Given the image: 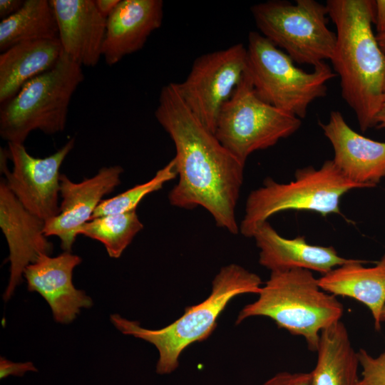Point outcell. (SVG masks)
I'll use <instances>...</instances> for the list:
<instances>
[{
    "mask_svg": "<svg viewBox=\"0 0 385 385\" xmlns=\"http://www.w3.org/2000/svg\"><path fill=\"white\" fill-rule=\"evenodd\" d=\"M162 0H120L106 19L103 57L108 66L140 50L162 24Z\"/></svg>",
    "mask_w": 385,
    "mask_h": 385,
    "instance_id": "obj_17",
    "label": "cell"
},
{
    "mask_svg": "<svg viewBox=\"0 0 385 385\" xmlns=\"http://www.w3.org/2000/svg\"><path fill=\"white\" fill-rule=\"evenodd\" d=\"M94 1L98 11L107 19L114 11L120 0H96Z\"/></svg>",
    "mask_w": 385,
    "mask_h": 385,
    "instance_id": "obj_30",
    "label": "cell"
},
{
    "mask_svg": "<svg viewBox=\"0 0 385 385\" xmlns=\"http://www.w3.org/2000/svg\"><path fill=\"white\" fill-rule=\"evenodd\" d=\"M258 294L241 309L236 324L252 317H269L278 327L304 337L312 351L317 350L321 332L341 321L344 313L337 297L324 291L305 269L271 272Z\"/></svg>",
    "mask_w": 385,
    "mask_h": 385,
    "instance_id": "obj_4",
    "label": "cell"
},
{
    "mask_svg": "<svg viewBox=\"0 0 385 385\" xmlns=\"http://www.w3.org/2000/svg\"><path fill=\"white\" fill-rule=\"evenodd\" d=\"M354 260L332 269L318 279L319 287L334 296L347 297L364 304L371 312L376 331L385 305V254L373 267Z\"/></svg>",
    "mask_w": 385,
    "mask_h": 385,
    "instance_id": "obj_19",
    "label": "cell"
},
{
    "mask_svg": "<svg viewBox=\"0 0 385 385\" xmlns=\"http://www.w3.org/2000/svg\"><path fill=\"white\" fill-rule=\"evenodd\" d=\"M63 52L81 66L94 67L103 56L106 19L93 0H50Z\"/></svg>",
    "mask_w": 385,
    "mask_h": 385,
    "instance_id": "obj_16",
    "label": "cell"
},
{
    "mask_svg": "<svg viewBox=\"0 0 385 385\" xmlns=\"http://www.w3.org/2000/svg\"><path fill=\"white\" fill-rule=\"evenodd\" d=\"M155 116L175 148L179 179L168 194L170 204L185 210L202 207L217 227L237 234L235 209L245 164L190 111L175 83L162 88Z\"/></svg>",
    "mask_w": 385,
    "mask_h": 385,
    "instance_id": "obj_1",
    "label": "cell"
},
{
    "mask_svg": "<svg viewBox=\"0 0 385 385\" xmlns=\"http://www.w3.org/2000/svg\"><path fill=\"white\" fill-rule=\"evenodd\" d=\"M24 1L21 0H1L0 17L4 19L18 11L23 6Z\"/></svg>",
    "mask_w": 385,
    "mask_h": 385,
    "instance_id": "obj_29",
    "label": "cell"
},
{
    "mask_svg": "<svg viewBox=\"0 0 385 385\" xmlns=\"http://www.w3.org/2000/svg\"><path fill=\"white\" fill-rule=\"evenodd\" d=\"M309 385H357L359 361L348 331L339 321L320 333Z\"/></svg>",
    "mask_w": 385,
    "mask_h": 385,
    "instance_id": "obj_21",
    "label": "cell"
},
{
    "mask_svg": "<svg viewBox=\"0 0 385 385\" xmlns=\"http://www.w3.org/2000/svg\"><path fill=\"white\" fill-rule=\"evenodd\" d=\"M58 39L53 7L48 0H26L21 9L0 23V50L26 41Z\"/></svg>",
    "mask_w": 385,
    "mask_h": 385,
    "instance_id": "obj_22",
    "label": "cell"
},
{
    "mask_svg": "<svg viewBox=\"0 0 385 385\" xmlns=\"http://www.w3.org/2000/svg\"><path fill=\"white\" fill-rule=\"evenodd\" d=\"M374 24L377 34L385 33V0L374 1Z\"/></svg>",
    "mask_w": 385,
    "mask_h": 385,
    "instance_id": "obj_28",
    "label": "cell"
},
{
    "mask_svg": "<svg viewBox=\"0 0 385 385\" xmlns=\"http://www.w3.org/2000/svg\"><path fill=\"white\" fill-rule=\"evenodd\" d=\"M310 374L281 371L265 381L262 385H309Z\"/></svg>",
    "mask_w": 385,
    "mask_h": 385,
    "instance_id": "obj_26",
    "label": "cell"
},
{
    "mask_svg": "<svg viewBox=\"0 0 385 385\" xmlns=\"http://www.w3.org/2000/svg\"><path fill=\"white\" fill-rule=\"evenodd\" d=\"M247 68V48L236 43L201 55L181 83H175L190 111L215 133L224 104L230 99Z\"/></svg>",
    "mask_w": 385,
    "mask_h": 385,
    "instance_id": "obj_10",
    "label": "cell"
},
{
    "mask_svg": "<svg viewBox=\"0 0 385 385\" xmlns=\"http://www.w3.org/2000/svg\"><path fill=\"white\" fill-rule=\"evenodd\" d=\"M261 34L299 64L314 67L332 58L336 33L328 27V10L315 0H271L252 6Z\"/></svg>",
    "mask_w": 385,
    "mask_h": 385,
    "instance_id": "obj_8",
    "label": "cell"
},
{
    "mask_svg": "<svg viewBox=\"0 0 385 385\" xmlns=\"http://www.w3.org/2000/svg\"><path fill=\"white\" fill-rule=\"evenodd\" d=\"M356 188H364L346 178L332 160H326L319 168L297 169L294 179L287 183L268 178L249 194L240 232L251 238L258 226L282 211H314L324 217L339 214L341 197Z\"/></svg>",
    "mask_w": 385,
    "mask_h": 385,
    "instance_id": "obj_6",
    "label": "cell"
},
{
    "mask_svg": "<svg viewBox=\"0 0 385 385\" xmlns=\"http://www.w3.org/2000/svg\"><path fill=\"white\" fill-rule=\"evenodd\" d=\"M252 238L260 250L259 263L271 272L305 269L323 275L351 260L332 246L310 245L302 236L285 238L268 221L258 226Z\"/></svg>",
    "mask_w": 385,
    "mask_h": 385,
    "instance_id": "obj_18",
    "label": "cell"
},
{
    "mask_svg": "<svg viewBox=\"0 0 385 385\" xmlns=\"http://www.w3.org/2000/svg\"><path fill=\"white\" fill-rule=\"evenodd\" d=\"M326 6L337 29L334 71L343 99L365 132L375 126L384 94L385 54L372 30L374 1L328 0Z\"/></svg>",
    "mask_w": 385,
    "mask_h": 385,
    "instance_id": "obj_2",
    "label": "cell"
},
{
    "mask_svg": "<svg viewBox=\"0 0 385 385\" xmlns=\"http://www.w3.org/2000/svg\"><path fill=\"white\" fill-rule=\"evenodd\" d=\"M123 172L119 165L103 167L96 175L80 183L61 174L60 212L45 222V235L58 237L63 250L71 252L78 230L91 220L103 197L120 183Z\"/></svg>",
    "mask_w": 385,
    "mask_h": 385,
    "instance_id": "obj_13",
    "label": "cell"
},
{
    "mask_svg": "<svg viewBox=\"0 0 385 385\" xmlns=\"http://www.w3.org/2000/svg\"><path fill=\"white\" fill-rule=\"evenodd\" d=\"M45 221L29 212L0 182V227L9 246V279L3 295L9 300L22 282L24 271L43 254L51 255L53 244L44 234Z\"/></svg>",
    "mask_w": 385,
    "mask_h": 385,
    "instance_id": "obj_12",
    "label": "cell"
},
{
    "mask_svg": "<svg viewBox=\"0 0 385 385\" xmlns=\"http://www.w3.org/2000/svg\"><path fill=\"white\" fill-rule=\"evenodd\" d=\"M357 354L361 367L357 385H385V351L374 357L360 349Z\"/></svg>",
    "mask_w": 385,
    "mask_h": 385,
    "instance_id": "obj_25",
    "label": "cell"
},
{
    "mask_svg": "<svg viewBox=\"0 0 385 385\" xmlns=\"http://www.w3.org/2000/svg\"><path fill=\"white\" fill-rule=\"evenodd\" d=\"M177 176L175 164L173 158L150 180L135 185L111 198L103 200L95 210L91 220L108 215L136 210L137 206L145 196L160 190L165 183Z\"/></svg>",
    "mask_w": 385,
    "mask_h": 385,
    "instance_id": "obj_24",
    "label": "cell"
},
{
    "mask_svg": "<svg viewBox=\"0 0 385 385\" xmlns=\"http://www.w3.org/2000/svg\"><path fill=\"white\" fill-rule=\"evenodd\" d=\"M84 79L82 66L63 52L56 64L28 81L0 111V135L23 144L34 130L52 135L64 130L74 92Z\"/></svg>",
    "mask_w": 385,
    "mask_h": 385,
    "instance_id": "obj_5",
    "label": "cell"
},
{
    "mask_svg": "<svg viewBox=\"0 0 385 385\" xmlns=\"http://www.w3.org/2000/svg\"><path fill=\"white\" fill-rule=\"evenodd\" d=\"M302 119L262 101L245 73L220 113L215 135L240 161L299 130Z\"/></svg>",
    "mask_w": 385,
    "mask_h": 385,
    "instance_id": "obj_9",
    "label": "cell"
},
{
    "mask_svg": "<svg viewBox=\"0 0 385 385\" xmlns=\"http://www.w3.org/2000/svg\"><path fill=\"white\" fill-rule=\"evenodd\" d=\"M247 68L257 95L266 103L299 118L310 104L327 95V83L337 76L325 62L306 72L282 50L257 31L248 35Z\"/></svg>",
    "mask_w": 385,
    "mask_h": 385,
    "instance_id": "obj_7",
    "label": "cell"
},
{
    "mask_svg": "<svg viewBox=\"0 0 385 385\" xmlns=\"http://www.w3.org/2000/svg\"><path fill=\"white\" fill-rule=\"evenodd\" d=\"M36 372L38 369L31 361L13 362L1 357L0 359V378L5 379L9 376H23L26 372Z\"/></svg>",
    "mask_w": 385,
    "mask_h": 385,
    "instance_id": "obj_27",
    "label": "cell"
},
{
    "mask_svg": "<svg viewBox=\"0 0 385 385\" xmlns=\"http://www.w3.org/2000/svg\"><path fill=\"white\" fill-rule=\"evenodd\" d=\"M143 228L136 210H132L91 219L77 234L101 242L111 257L118 258Z\"/></svg>",
    "mask_w": 385,
    "mask_h": 385,
    "instance_id": "obj_23",
    "label": "cell"
},
{
    "mask_svg": "<svg viewBox=\"0 0 385 385\" xmlns=\"http://www.w3.org/2000/svg\"><path fill=\"white\" fill-rule=\"evenodd\" d=\"M262 284L257 274L240 265L230 264L222 267L216 274L211 294L206 299L187 307L180 318L162 329L143 328L138 322L128 320L118 314H111V321L123 334L153 344L159 352L156 372L168 374L178 366L179 357L185 348L210 336L216 327L218 317L230 300L242 294H259Z\"/></svg>",
    "mask_w": 385,
    "mask_h": 385,
    "instance_id": "obj_3",
    "label": "cell"
},
{
    "mask_svg": "<svg viewBox=\"0 0 385 385\" xmlns=\"http://www.w3.org/2000/svg\"><path fill=\"white\" fill-rule=\"evenodd\" d=\"M381 322L385 321V305H384V307L383 308V310H382V312H381Z\"/></svg>",
    "mask_w": 385,
    "mask_h": 385,
    "instance_id": "obj_33",
    "label": "cell"
},
{
    "mask_svg": "<svg viewBox=\"0 0 385 385\" xmlns=\"http://www.w3.org/2000/svg\"><path fill=\"white\" fill-rule=\"evenodd\" d=\"M319 125L332 145V160L346 178L371 188L385 178V141L356 133L338 111H331L328 121Z\"/></svg>",
    "mask_w": 385,
    "mask_h": 385,
    "instance_id": "obj_15",
    "label": "cell"
},
{
    "mask_svg": "<svg viewBox=\"0 0 385 385\" xmlns=\"http://www.w3.org/2000/svg\"><path fill=\"white\" fill-rule=\"evenodd\" d=\"M74 144L71 138L43 158L31 155L24 144L8 143V149L1 148L7 187L29 212L45 222L60 212V168Z\"/></svg>",
    "mask_w": 385,
    "mask_h": 385,
    "instance_id": "obj_11",
    "label": "cell"
},
{
    "mask_svg": "<svg viewBox=\"0 0 385 385\" xmlns=\"http://www.w3.org/2000/svg\"><path fill=\"white\" fill-rule=\"evenodd\" d=\"M384 92H385V83H384Z\"/></svg>",
    "mask_w": 385,
    "mask_h": 385,
    "instance_id": "obj_34",
    "label": "cell"
},
{
    "mask_svg": "<svg viewBox=\"0 0 385 385\" xmlns=\"http://www.w3.org/2000/svg\"><path fill=\"white\" fill-rule=\"evenodd\" d=\"M374 124L378 128H385V92L381 107L375 117Z\"/></svg>",
    "mask_w": 385,
    "mask_h": 385,
    "instance_id": "obj_31",
    "label": "cell"
},
{
    "mask_svg": "<svg viewBox=\"0 0 385 385\" xmlns=\"http://www.w3.org/2000/svg\"><path fill=\"white\" fill-rule=\"evenodd\" d=\"M81 262L82 259L71 252L56 257L43 254L24 271L28 290L44 298L58 323L72 322L81 309L93 305L91 298L73 283V271Z\"/></svg>",
    "mask_w": 385,
    "mask_h": 385,
    "instance_id": "obj_14",
    "label": "cell"
},
{
    "mask_svg": "<svg viewBox=\"0 0 385 385\" xmlns=\"http://www.w3.org/2000/svg\"><path fill=\"white\" fill-rule=\"evenodd\" d=\"M63 53L59 39L18 43L0 55V102L14 97L32 78L52 68Z\"/></svg>",
    "mask_w": 385,
    "mask_h": 385,
    "instance_id": "obj_20",
    "label": "cell"
},
{
    "mask_svg": "<svg viewBox=\"0 0 385 385\" xmlns=\"http://www.w3.org/2000/svg\"><path fill=\"white\" fill-rule=\"evenodd\" d=\"M376 36L381 51L385 54V33L376 34Z\"/></svg>",
    "mask_w": 385,
    "mask_h": 385,
    "instance_id": "obj_32",
    "label": "cell"
}]
</instances>
